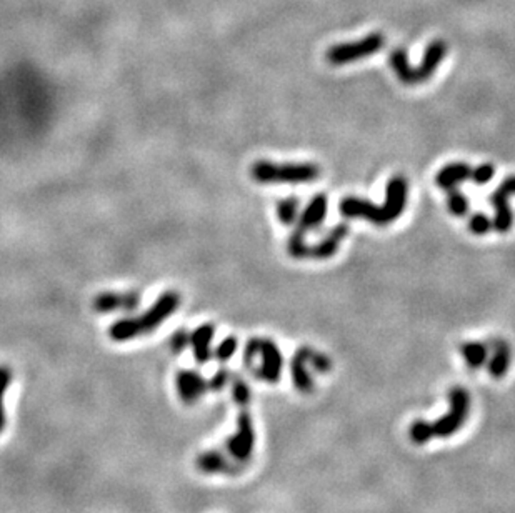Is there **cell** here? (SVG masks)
Returning a JSON list of instances; mask_svg holds the SVG:
<instances>
[{
	"instance_id": "cell-1",
	"label": "cell",
	"mask_w": 515,
	"mask_h": 513,
	"mask_svg": "<svg viewBox=\"0 0 515 513\" xmlns=\"http://www.w3.org/2000/svg\"><path fill=\"white\" fill-rule=\"evenodd\" d=\"M407 180L402 175H396L389 180L385 189V202L382 207L359 197H345L341 200L338 210L347 218H364L377 227H385L396 222L407 205Z\"/></svg>"
},
{
	"instance_id": "cell-2",
	"label": "cell",
	"mask_w": 515,
	"mask_h": 513,
	"mask_svg": "<svg viewBox=\"0 0 515 513\" xmlns=\"http://www.w3.org/2000/svg\"><path fill=\"white\" fill-rule=\"evenodd\" d=\"M445 54H447V44L439 39L427 45L424 59H422L419 67H412L409 64L406 49H393L389 55V62H391L393 73L403 86H417V83L427 82L434 76Z\"/></svg>"
},
{
	"instance_id": "cell-3",
	"label": "cell",
	"mask_w": 515,
	"mask_h": 513,
	"mask_svg": "<svg viewBox=\"0 0 515 513\" xmlns=\"http://www.w3.org/2000/svg\"><path fill=\"white\" fill-rule=\"evenodd\" d=\"M257 184H307L319 179L320 169L315 163H273L257 160L250 169Z\"/></svg>"
},
{
	"instance_id": "cell-4",
	"label": "cell",
	"mask_w": 515,
	"mask_h": 513,
	"mask_svg": "<svg viewBox=\"0 0 515 513\" xmlns=\"http://www.w3.org/2000/svg\"><path fill=\"white\" fill-rule=\"evenodd\" d=\"M472 399L467 389L454 387L449 390V412L432 423L434 437L449 438L466 425L470 415Z\"/></svg>"
},
{
	"instance_id": "cell-5",
	"label": "cell",
	"mask_w": 515,
	"mask_h": 513,
	"mask_svg": "<svg viewBox=\"0 0 515 513\" xmlns=\"http://www.w3.org/2000/svg\"><path fill=\"white\" fill-rule=\"evenodd\" d=\"M385 45V37L379 32L370 34L364 39L349 44L332 45L326 52V60L331 65H345L357 62V60L367 59L370 55L377 54Z\"/></svg>"
},
{
	"instance_id": "cell-6",
	"label": "cell",
	"mask_w": 515,
	"mask_h": 513,
	"mask_svg": "<svg viewBox=\"0 0 515 513\" xmlns=\"http://www.w3.org/2000/svg\"><path fill=\"white\" fill-rule=\"evenodd\" d=\"M180 307V293L175 290H167L152 303L150 309H147L142 315L136 317L138 332L147 335L164 324L170 315H174Z\"/></svg>"
},
{
	"instance_id": "cell-7",
	"label": "cell",
	"mask_w": 515,
	"mask_h": 513,
	"mask_svg": "<svg viewBox=\"0 0 515 513\" xmlns=\"http://www.w3.org/2000/svg\"><path fill=\"white\" fill-rule=\"evenodd\" d=\"M254 447H255V430H254L252 415H250L247 410H242L237 417V430H235L234 435L227 438L225 442L227 454L234 459V461L245 465L250 459H252Z\"/></svg>"
},
{
	"instance_id": "cell-8",
	"label": "cell",
	"mask_w": 515,
	"mask_h": 513,
	"mask_svg": "<svg viewBox=\"0 0 515 513\" xmlns=\"http://www.w3.org/2000/svg\"><path fill=\"white\" fill-rule=\"evenodd\" d=\"M510 195H515V175L507 177V179L495 189V192L492 194L490 197V204L494 205L495 208V217L492 222H494V228L499 233H507L510 228H512L514 216H512V208H510L509 205Z\"/></svg>"
},
{
	"instance_id": "cell-9",
	"label": "cell",
	"mask_w": 515,
	"mask_h": 513,
	"mask_svg": "<svg viewBox=\"0 0 515 513\" xmlns=\"http://www.w3.org/2000/svg\"><path fill=\"white\" fill-rule=\"evenodd\" d=\"M261 367L255 368V377L267 384H277L280 380L282 367H284V357L280 348L271 338H261Z\"/></svg>"
},
{
	"instance_id": "cell-10",
	"label": "cell",
	"mask_w": 515,
	"mask_h": 513,
	"mask_svg": "<svg viewBox=\"0 0 515 513\" xmlns=\"http://www.w3.org/2000/svg\"><path fill=\"white\" fill-rule=\"evenodd\" d=\"M196 465L199 472L207 473V475H237L242 472V464H237V461H232L229 455H225L224 452L219 450H207L202 452L201 455L197 456Z\"/></svg>"
},
{
	"instance_id": "cell-11",
	"label": "cell",
	"mask_w": 515,
	"mask_h": 513,
	"mask_svg": "<svg viewBox=\"0 0 515 513\" xmlns=\"http://www.w3.org/2000/svg\"><path fill=\"white\" fill-rule=\"evenodd\" d=\"M141 297L137 292H102L94 298L92 305L99 314H112L117 310L131 312L137 309Z\"/></svg>"
},
{
	"instance_id": "cell-12",
	"label": "cell",
	"mask_w": 515,
	"mask_h": 513,
	"mask_svg": "<svg viewBox=\"0 0 515 513\" xmlns=\"http://www.w3.org/2000/svg\"><path fill=\"white\" fill-rule=\"evenodd\" d=\"M177 394L185 405H194L208 390L207 380L196 370H180L175 377Z\"/></svg>"
},
{
	"instance_id": "cell-13",
	"label": "cell",
	"mask_w": 515,
	"mask_h": 513,
	"mask_svg": "<svg viewBox=\"0 0 515 513\" xmlns=\"http://www.w3.org/2000/svg\"><path fill=\"white\" fill-rule=\"evenodd\" d=\"M312 352L314 350L310 347H300L290 362L292 382H294L295 389L300 394H312L314 391V379L310 377V372L307 368Z\"/></svg>"
},
{
	"instance_id": "cell-14",
	"label": "cell",
	"mask_w": 515,
	"mask_h": 513,
	"mask_svg": "<svg viewBox=\"0 0 515 513\" xmlns=\"http://www.w3.org/2000/svg\"><path fill=\"white\" fill-rule=\"evenodd\" d=\"M349 235V223H337L331 232L315 245L309 247V259L327 260L337 254L341 242Z\"/></svg>"
},
{
	"instance_id": "cell-15",
	"label": "cell",
	"mask_w": 515,
	"mask_h": 513,
	"mask_svg": "<svg viewBox=\"0 0 515 513\" xmlns=\"http://www.w3.org/2000/svg\"><path fill=\"white\" fill-rule=\"evenodd\" d=\"M327 216V197L324 194H317L312 200L307 204V207L304 208L302 216H299V223H297V230L304 232L307 235V232L315 230V228L322 225V222L326 220Z\"/></svg>"
},
{
	"instance_id": "cell-16",
	"label": "cell",
	"mask_w": 515,
	"mask_h": 513,
	"mask_svg": "<svg viewBox=\"0 0 515 513\" xmlns=\"http://www.w3.org/2000/svg\"><path fill=\"white\" fill-rule=\"evenodd\" d=\"M215 335V326L212 324H203L199 329L190 334V347L194 350V357H196L197 363H207L212 357V340Z\"/></svg>"
},
{
	"instance_id": "cell-17",
	"label": "cell",
	"mask_w": 515,
	"mask_h": 513,
	"mask_svg": "<svg viewBox=\"0 0 515 513\" xmlns=\"http://www.w3.org/2000/svg\"><path fill=\"white\" fill-rule=\"evenodd\" d=\"M472 167L466 162H456L445 165L442 170L435 175V184H437L442 190H454L457 189L458 184L470 179Z\"/></svg>"
},
{
	"instance_id": "cell-18",
	"label": "cell",
	"mask_w": 515,
	"mask_h": 513,
	"mask_svg": "<svg viewBox=\"0 0 515 513\" xmlns=\"http://www.w3.org/2000/svg\"><path fill=\"white\" fill-rule=\"evenodd\" d=\"M489 362V373L494 379H504L507 375L510 363H512V352L507 342L494 340L492 342V357Z\"/></svg>"
},
{
	"instance_id": "cell-19",
	"label": "cell",
	"mask_w": 515,
	"mask_h": 513,
	"mask_svg": "<svg viewBox=\"0 0 515 513\" xmlns=\"http://www.w3.org/2000/svg\"><path fill=\"white\" fill-rule=\"evenodd\" d=\"M461 353L467 367L472 370L484 367L489 360V348L482 342H466L461 345Z\"/></svg>"
},
{
	"instance_id": "cell-20",
	"label": "cell",
	"mask_w": 515,
	"mask_h": 513,
	"mask_svg": "<svg viewBox=\"0 0 515 513\" xmlns=\"http://www.w3.org/2000/svg\"><path fill=\"white\" fill-rule=\"evenodd\" d=\"M109 337L114 342H129V340L141 337L136 317H125V319L114 322L109 329Z\"/></svg>"
},
{
	"instance_id": "cell-21",
	"label": "cell",
	"mask_w": 515,
	"mask_h": 513,
	"mask_svg": "<svg viewBox=\"0 0 515 513\" xmlns=\"http://www.w3.org/2000/svg\"><path fill=\"white\" fill-rule=\"evenodd\" d=\"M300 200L297 197H285L277 202V218L284 225H292L299 218Z\"/></svg>"
},
{
	"instance_id": "cell-22",
	"label": "cell",
	"mask_w": 515,
	"mask_h": 513,
	"mask_svg": "<svg viewBox=\"0 0 515 513\" xmlns=\"http://www.w3.org/2000/svg\"><path fill=\"white\" fill-rule=\"evenodd\" d=\"M409 437L415 445H425V443H429L434 438L432 423L422 418L415 420L409 428Z\"/></svg>"
},
{
	"instance_id": "cell-23",
	"label": "cell",
	"mask_w": 515,
	"mask_h": 513,
	"mask_svg": "<svg viewBox=\"0 0 515 513\" xmlns=\"http://www.w3.org/2000/svg\"><path fill=\"white\" fill-rule=\"evenodd\" d=\"M309 244L305 240V233L295 228L287 242V250L294 259H309Z\"/></svg>"
},
{
	"instance_id": "cell-24",
	"label": "cell",
	"mask_w": 515,
	"mask_h": 513,
	"mask_svg": "<svg viewBox=\"0 0 515 513\" xmlns=\"http://www.w3.org/2000/svg\"><path fill=\"white\" fill-rule=\"evenodd\" d=\"M447 208L452 216L463 217L468 212V199L461 192V190H457V189L449 190Z\"/></svg>"
},
{
	"instance_id": "cell-25",
	"label": "cell",
	"mask_w": 515,
	"mask_h": 513,
	"mask_svg": "<svg viewBox=\"0 0 515 513\" xmlns=\"http://www.w3.org/2000/svg\"><path fill=\"white\" fill-rule=\"evenodd\" d=\"M12 384V370L6 365H0V433L6 428V408H4V395Z\"/></svg>"
},
{
	"instance_id": "cell-26",
	"label": "cell",
	"mask_w": 515,
	"mask_h": 513,
	"mask_svg": "<svg viewBox=\"0 0 515 513\" xmlns=\"http://www.w3.org/2000/svg\"><path fill=\"white\" fill-rule=\"evenodd\" d=\"M232 396H234V402L239 405V407H247L250 403V399H252V391H250L247 382L240 377H235L232 380Z\"/></svg>"
},
{
	"instance_id": "cell-27",
	"label": "cell",
	"mask_w": 515,
	"mask_h": 513,
	"mask_svg": "<svg viewBox=\"0 0 515 513\" xmlns=\"http://www.w3.org/2000/svg\"><path fill=\"white\" fill-rule=\"evenodd\" d=\"M237 347H239V340L230 335V337L224 338L219 345H217L215 352H213V357H215L219 362L224 363L234 357V353L237 352Z\"/></svg>"
},
{
	"instance_id": "cell-28",
	"label": "cell",
	"mask_w": 515,
	"mask_h": 513,
	"mask_svg": "<svg viewBox=\"0 0 515 513\" xmlns=\"http://www.w3.org/2000/svg\"><path fill=\"white\" fill-rule=\"evenodd\" d=\"M468 228L475 235H485V233H489L494 228V222L490 220V217L487 213L477 212L468 220Z\"/></svg>"
},
{
	"instance_id": "cell-29",
	"label": "cell",
	"mask_w": 515,
	"mask_h": 513,
	"mask_svg": "<svg viewBox=\"0 0 515 513\" xmlns=\"http://www.w3.org/2000/svg\"><path fill=\"white\" fill-rule=\"evenodd\" d=\"M494 175H495V167L492 165V163H480L479 167L472 169L470 180L474 182V184L484 185V184H487V182H490L492 179H494Z\"/></svg>"
},
{
	"instance_id": "cell-30",
	"label": "cell",
	"mask_w": 515,
	"mask_h": 513,
	"mask_svg": "<svg viewBox=\"0 0 515 513\" xmlns=\"http://www.w3.org/2000/svg\"><path fill=\"white\" fill-rule=\"evenodd\" d=\"M169 345H170V350L174 353L184 352V350L190 345V334L184 329L175 330L174 335H172L170 340H169Z\"/></svg>"
},
{
	"instance_id": "cell-31",
	"label": "cell",
	"mask_w": 515,
	"mask_h": 513,
	"mask_svg": "<svg viewBox=\"0 0 515 513\" xmlns=\"http://www.w3.org/2000/svg\"><path fill=\"white\" fill-rule=\"evenodd\" d=\"M259 353H261V338H257V337L250 338L244 350L245 367H249V368L254 367V360L259 357Z\"/></svg>"
},
{
	"instance_id": "cell-32",
	"label": "cell",
	"mask_w": 515,
	"mask_h": 513,
	"mask_svg": "<svg viewBox=\"0 0 515 513\" xmlns=\"http://www.w3.org/2000/svg\"><path fill=\"white\" fill-rule=\"evenodd\" d=\"M232 379L230 372L227 370V368H220V370L215 372V375L212 377L211 380H207V385H208V390L212 391H220L224 387L229 384Z\"/></svg>"
},
{
	"instance_id": "cell-33",
	"label": "cell",
	"mask_w": 515,
	"mask_h": 513,
	"mask_svg": "<svg viewBox=\"0 0 515 513\" xmlns=\"http://www.w3.org/2000/svg\"><path fill=\"white\" fill-rule=\"evenodd\" d=\"M309 365H312V368H315L319 373H327L332 370V360L320 352H312Z\"/></svg>"
}]
</instances>
